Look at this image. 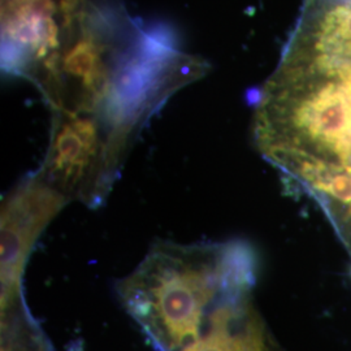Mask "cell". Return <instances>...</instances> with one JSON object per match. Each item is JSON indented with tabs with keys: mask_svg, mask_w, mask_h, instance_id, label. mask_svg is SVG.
<instances>
[{
	"mask_svg": "<svg viewBox=\"0 0 351 351\" xmlns=\"http://www.w3.org/2000/svg\"><path fill=\"white\" fill-rule=\"evenodd\" d=\"M249 243H155L116 284L129 316L156 351H180L201 337L213 311L256 282Z\"/></svg>",
	"mask_w": 351,
	"mask_h": 351,
	"instance_id": "obj_1",
	"label": "cell"
},
{
	"mask_svg": "<svg viewBox=\"0 0 351 351\" xmlns=\"http://www.w3.org/2000/svg\"><path fill=\"white\" fill-rule=\"evenodd\" d=\"M351 128V0H307L269 82Z\"/></svg>",
	"mask_w": 351,
	"mask_h": 351,
	"instance_id": "obj_2",
	"label": "cell"
},
{
	"mask_svg": "<svg viewBox=\"0 0 351 351\" xmlns=\"http://www.w3.org/2000/svg\"><path fill=\"white\" fill-rule=\"evenodd\" d=\"M38 176L68 202L97 208L112 188L114 165L88 117H68L56 126L49 156Z\"/></svg>",
	"mask_w": 351,
	"mask_h": 351,
	"instance_id": "obj_3",
	"label": "cell"
},
{
	"mask_svg": "<svg viewBox=\"0 0 351 351\" xmlns=\"http://www.w3.org/2000/svg\"><path fill=\"white\" fill-rule=\"evenodd\" d=\"M68 201L39 176L24 181L3 202L1 304L23 298V272L40 232Z\"/></svg>",
	"mask_w": 351,
	"mask_h": 351,
	"instance_id": "obj_4",
	"label": "cell"
},
{
	"mask_svg": "<svg viewBox=\"0 0 351 351\" xmlns=\"http://www.w3.org/2000/svg\"><path fill=\"white\" fill-rule=\"evenodd\" d=\"M221 351H282L268 332L252 298L243 304Z\"/></svg>",
	"mask_w": 351,
	"mask_h": 351,
	"instance_id": "obj_5",
	"label": "cell"
},
{
	"mask_svg": "<svg viewBox=\"0 0 351 351\" xmlns=\"http://www.w3.org/2000/svg\"><path fill=\"white\" fill-rule=\"evenodd\" d=\"M64 68L66 73L81 78L88 88H93L99 80V52L91 40H81L68 51Z\"/></svg>",
	"mask_w": 351,
	"mask_h": 351,
	"instance_id": "obj_6",
	"label": "cell"
}]
</instances>
